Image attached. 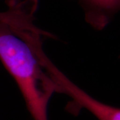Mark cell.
Segmentation results:
<instances>
[{"label": "cell", "mask_w": 120, "mask_h": 120, "mask_svg": "<svg viewBox=\"0 0 120 120\" xmlns=\"http://www.w3.org/2000/svg\"><path fill=\"white\" fill-rule=\"evenodd\" d=\"M42 37L0 22V61L17 83L34 120H48L49 100L60 93L41 59Z\"/></svg>", "instance_id": "6da1fadb"}, {"label": "cell", "mask_w": 120, "mask_h": 120, "mask_svg": "<svg viewBox=\"0 0 120 120\" xmlns=\"http://www.w3.org/2000/svg\"><path fill=\"white\" fill-rule=\"evenodd\" d=\"M41 59L45 68L57 85L60 94H64L71 99L68 105V112L75 114L83 108L88 110L98 120H120V108L99 101L71 82L57 68L43 52Z\"/></svg>", "instance_id": "7a4b0ae2"}, {"label": "cell", "mask_w": 120, "mask_h": 120, "mask_svg": "<svg viewBox=\"0 0 120 120\" xmlns=\"http://www.w3.org/2000/svg\"><path fill=\"white\" fill-rule=\"evenodd\" d=\"M83 11L84 19L94 30H104L120 10V0H75Z\"/></svg>", "instance_id": "3957f363"}, {"label": "cell", "mask_w": 120, "mask_h": 120, "mask_svg": "<svg viewBox=\"0 0 120 120\" xmlns=\"http://www.w3.org/2000/svg\"><path fill=\"white\" fill-rule=\"evenodd\" d=\"M8 9L0 11V22L17 30H34L38 4L35 0H6Z\"/></svg>", "instance_id": "277c9868"}]
</instances>
